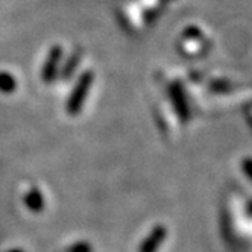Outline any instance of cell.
<instances>
[{"instance_id": "6da1fadb", "label": "cell", "mask_w": 252, "mask_h": 252, "mask_svg": "<svg viewBox=\"0 0 252 252\" xmlns=\"http://www.w3.org/2000/svg\"><path fill=\"white\" fill-rule=\"evenodd\" d=\"M164 237H166V229L164 228L154 229V232L145 240V243H143L140 252H155L159 248L161 242L164 240Z\"/></svg>"}, {"instance_id": "7a4b0ae2", "label": "cell", "mask_w": 252, "mask_h": 252, "mask_svg": "<svg viewBox=\"0 0 252 252\" xmlns=\"http://www.w3.org/2000/svg\"><path fill=\"white\" fill-rule=\"evenodd\" d=\"M87 79H88V76H85L82 81H81V88H78L76 92L73 93V96H71V100H70V105H68V108H70V113H76V110H79V106H81V103H82V96H84V93L87 92V87H88V84H87Z\"/></svg>"}, {"instance_id": "3957f363", "label": "cell", "mask_w": 252, "mask_h": 252, "mask_svg": "<svg viewBox=\"0 0 252 252\" xmlns=\"http://www.w3.org/2000/svg\"><path fill=\"white\" fill-rule=\"evenodd\" d=\"M71 252H90V248L85 245H78V246H75V249Z\"/></svg>"}]
</instances>
